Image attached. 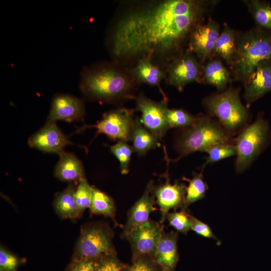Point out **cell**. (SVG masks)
Here are the masks:
<instances>
[{
	"mask_svg": "<svg viewBox=\"0 0 271 271\" xmlns=\"http://www.w3.org/2000/svg\"><path fill=\"white\" fill-rule=\"evenodd\" d=\"M206 7L200 1L162 0L129 11L117 21L109 36L115 61L169 55L200 23Z\"/></svg>",
	"mask_w": 271,
	"mask_h": 271,
	"instance_id": "6da1fadb",
	"label": "cell"
},
{
	"mask_svg": "<svg viewBox=\"0 0 271 271\" xmlns=\"http://www.w3.org/2000/svg\"><path fill=\"white\" fill-rule=\"evenodd\" d=\"M136 83L130 70L123 69L114 61L83 68L79 87L89 99L111 103L134 98L133 89Z\"/></svg>",
	"mask_w": 271,
	"mask_h": 271,
	"instance_id": "7a4b0ae2",
	"label": "cell"
},
{
	"mask_svg": "<svg viewBox=\"0 0 271 271\" xmlns=\"http://www.w3.org/2000/svg\"><path fill=\"white\" fill-rule=\"evenodd\" d=\"M231 134L211 115L196 116L190 127L183 128L176 141V147L182 157L197 151L203 152L213 146L233 143Z\"/></svg>",
	"mask_w": 271,
	"mask_h": 271,
	"instance_id": "3957f363",
	"label": "cell"
},
{
	"mask_svg": "<svg viewBox=\"0 0 271 271\" xmlns=\"http://www.w3.org/2000/svg\"><path fill=\"white\" fill-rule=\"evenodd\" d=\"M264 60L271 61V32L258 28L242 34L232 64L237 78L244 80Z\"/></svg>",
	"mask_w": 271,
	"mask_h": 271,
	"instance_id": "277c9868",
	"label": "cell"
},
{
	"mask_svg": "<svg viewBox=\"0 0 271 271\" xmlns=\"http://www.w3.org/2000/svg\"><path fill=\"white\" fill-rule=\"evenodd\" d=\"M239 94V89L230 88L205 98L203 102L210 115L231 135L246 126L249 116Z\"/></svg>",
	"mask_w": 271,
	"mask_h": 271,
	"instance_id": "5b68a950",
	"label": "cell"
},
{
	"mask_svg": "<svg viewBox=\"0 0 271 271\" xmlns=\"http://www.w3.org/2000/svg\"><path fill=\"white\" fill-rule=\"evenodd\" d=\"M270 136L269 123L262 115H259L253 123L241 129L234 143L237 173L246 170L262 153L268 143Z\"/></svg>",
	"mask_w": 271,
	"mask_h": 271,
	"instance_id": "8992f818",
	"label": "cell"
},
{
	"mask_svg": "<svg viewBox=\"0 0 271 271\" xmlns=\"http://www.w3.org/2000/svg\"><path fill=\"white\" fill-rule=\"evenodd\" d=\"M112 238V231L106 225L94 223L83 226L72 260H97L103 256L116 253Z\"/></svg>",
	"mask_w": 271,
	"mask_h": 271,
	"instance_id": "52a82bcc",
	"label": "cell"
},
{
	"mask_svg": "<svg viewBox=\"0 0 271 271\" xmlns=\"http://www.w3.org/2000/svg\"><path fill=\"white\" fill-rule=\"evenodd\" d=\"M203 67L190 51L173 59L168 64L166 81L178 90L182 91L187 84L202 80Z\"/></svg>",
	"mask_w": 271,
	"mask_h": 271,
	"instance_id": "ba28073f",
	"label": "cell"
},
{
	"mask_svg": "<svg viewBox=\"0 0 271 271\" xmlns=\"http://www.w3.org/2000/svg\"><path fill=\"white\" fill-rule=\"evenodd\" d=\"M136 109L142 113L141 123L159 140H161L170 129L165 113L168 107V99L156 101L140 93L135 97Z\"/></svg>",
	"mask_w": 271,
	"mask_h": 271,
	"instance_id": "9c48e42d",
	"label": "cell"
},
{
	"mask_svg": "<svg viewBox=\"0 0 271 271\" xmlns=\"http://www.w3.org/2000/svg\"><path fill=\"white\" fill-rule=\"evenodd\" d=\"M163 231V224L150 219L135 227L125 238L130 244L132 258H152Z\"/></svg>",
	"mask_w": 271,
	"mask_h": 271,
	"instance_id": "30bf717a",
	"label": "cell"
},
{
	"mask_svg": "<svg viewBox=\"0 0 271 271\" xmlns=\"http://www.w3.org/2000/svg\"><path fill=\"white\" fill-rule=\"evenodd\" d=\"M133 109L119 108L104 114L102 119L94 126L98 133L109 138L127 142L130 141L136 119Z\"/></svg>",
	"mask_w": 271,
	"mask_h": 271,
	"instance_id": "8fae6325",
	"label": "cell"
},
{
	"mask_svg": "<svg viewBox=\"0 0 271 271\" xmlns=\"http://www.w3.org/2000/svg\"><path fill=\"white\" fill-rule=\"evenodd\" d=\"M165 177L164 183L153 187L156 202L162 214L161 224L166 220V215L171 210L176 211L179 208L182 209L184 207L187 190L185 184L177 181L174 184L171 183L168 172H166Z\"/></svg>",
	"mask_w": 271,
	"mask_h": 271,
	"instance_id": "7c38bea8",
	"label": "cell"
},
{
	"mask_svg": "<svg viewBox=\"0 0 271 271\" xmlns=\"http://www.w3.org/2000/svg\"><path fill=\"white\" fill-rule=\"evenodd\" d=\"M219 36V25L213 20L198 24L189 36V51L195 53L202 61L206 60L213 53Z\"/></svg>",
	"mask_w": 271,
	"mask_h": 271,
	"instance_id": "4fadbf2b",
	"label": "cell"
},
{
	"mask_svg": "<svg viewBox=\"0 0 271 271\" xmlns=\"http://www.w3.org/2000/svg\"><path fill=\"white\" fill-rule=\"evenodd\" d=\"M244 81L243 97L248 108L252 103L271 90V61L260 62Z\"/></svg>",
	"mask_w": 271,
	"mask_h": 271,
	"instance_id": "5bb4252c",
	"label": "cell"
},
{
	"mask_svg": "<svg viewBox=\"0 0 271 271\" xmlns=\"http://www.w3.org/2000/svg\"><path fill=\"white\" fill-rule=\"evenodd\" d=\"M84 113L85 106L81 99L70 94H58L52 99L48 121H72L82 119Z\"/></svg>",
	"mask_w": 271,
	"mask_h": 271,
	"instance_id": "9a60e30c",
	"label": "cell"
},
{
	"mask_svg": "<svg viewBox=\"0 0 271 271\" xmlns=\"http://www.w3.org/2000/svg\"><path fill=\"white\" fill-rule=\"evenodd\" d=\"M153 187V182L150 181L142 197L128 211L121 235L123 238H125L135 227L148 221L150 214L157 210L154 206L156 201Z\"/></svg>",
	"mask_w": 271,
	"mask_h": 271,
	"instance_id": "2e32d148",
	"label": "cell"
},
{
	"mask_svg": "<svg viewBox=\"0 0 271 271\" xmlns=\"http://www.w3.org/2000/svg\"><path fill=\"white\" fill-rule=\"evenodd\" d=\"M28 143L40 151L60 154L71 142L54 122H48L30 137Z\"/></svg>",
	"mask_w": 271,
	"mask_h": 271,
	"instance_id": "e0dca14e",
	"label": "cell"
},
{
	"mask_svg": "<svg viewBox=\"0 0 271 271\" xmlns=\"http://www.w3.org/2000/svg\"><path fill=\"white\" fill-rule=\"evenodd\" d=\"M177 232L163 231L152 257L162 271H175L179 260Z\"/></svg>",
	"mask_w": 271,
	"mask_h": 271,
	"instance_id": "ac0fdd59",
	"label": "cell"
},
{
	"mask_svg": "<svg viewBox=\"0 0 271 271\" xmlns=\"http://www.w3.org/2000/svg\"><path fill=\"white\" fill-rule=\"evenodd\" d=\"M152 60L149 56L141 57L130 71L138 83L157 86L164 99H168L161 87V82L166 79L165 71L154 63Z\"/></svg>",
	"mask_w": 271,
	"mask_h": 271,
	"instance_id": "d6986e66",
	"label": "cell"
},
{
	"mask_svg": "<svg viewBox=\"0 0 271 271\" xmlns=\"http://www.w3.org/2000/svg\"><path fill=\"white\" fill-rule=\"evenodd\" d=\"M60 159L55 170V176L65 182L79 181L84 178V170L80 161L74 155L64 152L59 154Z\"/></svg>",
	"mask_w": 271,
	"mask_h": 271,
	"instance_id": "ffe728a7",
	"label": "cell"
},
{
	"mask_svg": "<svg viewBox=\"0 0 271 271\" xmlns=\"http://www.w3.org/2000/svg\"><path fill=\"white\" fill-rule=\"evenodd\" d=\"M159 140L136 118L130 141L133 152L139 156H145L150 150L160 146Z\"/></svg>",
	"mask_w": 271,
	"mask_h": 271,
	"instance_id": "44dd1931",
	"label": "cell"
},
{
	"mask_svg": "<svg viewBox=\"0 0 271 271\" xmlns=\"http://www.w3.org/2000/svg\"><path fill=\"white\" fill-rule=\"evenodd\" d=\"M75 189L72 185H70L55 198L54 208L61 218L75 219L80 216L75 202Z\"/></svg>",
	"mask_w": 271,
	"mask_h": 271,
	"instance_id": "7402d4cb",
	"label": "cell"
},
{
	"mask_svg": "<svg viewBox=\"0 0 271 271\" xmlns=\"http://www.w3.org/2000/svg\"><path fill=\"white\" fill-rule=\"evenodd\" d=\"M207 83L218 90H224L230 81V76L226 68L219 59L208 62L203 69V78Z\"/></svg>",
	"mask_w": 271,
	"mask_h": 271,
	"instance_id": "603a6c76",
	"label": "cell"
},
{
	"mask_svg": "<svg viewBox=\"0 0 271 271\" xmlns=\"http://www.w3.org/2000/svg\"><path fill=\"white\" fill-rule=\"evenodd\" d=\"M235 34L228 26H225L215 45L213 53L222 57L227 64L232 65L236 50Z\"/></svg>",
	"mask_w": 271,
	"mask_h": 271,
	"instance_id": "cb8c5ba5",
	"label": "cell"
},
{
	"mask_svg": "<svg viewBox=\"0 0 271 271\" xmlns=\"http://www.w3.org/2000/svg\"><path fill=\"white\" fill-rule=\"evenodd\" d=\"M89 208L92 213L109 217L115 224H117L114 219L116 208L113 199L103 192L95 188L92 189Z\"/></svg>",
	"mask_w": 271,
	"mask_h": 271,
	"instance_id": "d4e9b609",
	"label": "cell"
},
{
	"mask_svg": "<svg viewBox=\"0 0 271 271\" xmlns=\"http://www.w3.org/2000/svg\"><path fill=\"white\" fill-rule=\"evenodd\" d=\"M202 172V171L200 173L194 172L191 179L183 177V180L189 182V185L187 187L184 206L182 209H187L189 205L205 197L208 186L204 179Z\"/></svg>",
	"mask_w": 271,
	"mask_h": 271,
	"instance_id": "484cf974",
	"label": "cell"
},
{
	"mask_svg": "<svg viewBox=\"0 0 271 271\" xmlns=\"http://www.w3.org/2000/svg\"><path fill=\"white\" fill-rule=\"evenodd\" d=\"M249 9L259 28L271 32V3L251 1Z\"/></svg>",
	"mask_w": 271,
	"mask_h": 271,
	"instance_id": "4316f807",
	"label": "cell"
},
{
	"mask_svg": "<svg viewBox=\"0 0 271 271\" xmlns=\"http://www.w3.org/2000/svg\"><path fill=\"white\" fill-rule=\"evenodd\" d=\"M165 116L170 128L179 127L183 129L190 127L196 119V116L181 109L168 108L166 111Z\"/></svg>",
	"mask_w": 271,
	"mask_h": 271,
	"instance_id": "83f0119b",
	"label": "cell"
},
{
	"mask_svg": "<svg viewBox=\"0 0 271 271\" xmlns=\"http://www.w3.org/2000/svg\"><path fill=\"white\" fill-rule=\"evenodd\" d=\"M204 152L208 156L202 167V171L208 164L236 155V148L235 144H221L210 147Z\"/></svg>",
	"mask_w": 271,
	"mask_h": 271,
	"instance_id": "f1b7e54d",
	"label": "cell"
},
{
	"mask_svg": "<svg viewBox=\"0 0 271 271\" xmlns=\"http://www.w3.org/2000/svg\"><path fill=\"white\" fill-rule=\"evenodd\" d=\"M110 151L119 162L121 173L127 174L129 172L131 154L133 152L132 147L128 145L127 142L118 141L116 144L110 147Z\"/></svg>",
	"mask_w": 271,
	"mask_h": 271,
	"instance_id": "f546056e",
	"label": "cell"
},
{
	"mask_svg": "<svg viewBox=\"0 0 271 271\" xmlns=\"http://www.w3.org/2000/svg\"><path fill=\"white\" fill-rule=\"evenodd\" d=\"M92 189L85 178L79 181L75 191V199L80 216L86 209L90 206Z\"/></svg>",
	"mask_w": 271,
	"mask_h": 271,
	"instance_id": "4dcf8cb0",
	"label": "cell"
},
{
	"mask_svg": "<svg viewBox=\"0 0 271 271\" xmlns=\"http://www.w3.org/2000/svg\"><path fill=\"white\" fill-rule=\"evenodd\" d=\"M190 213L187 209H181L179 212L174 211L169 212L166 219H167L170 225L178 232L186 234L191 230Z\"/></svg>",
	"mask_w": 271,
	"mask_h": 271,
	"instance_id": "1f68e13d",
	"label": "cell"
},
{
	"mask_svg": "<svg viewBox=\"0 0 271 271\" xmlns=\"http://www.w3.org/2000/svg\"><path fill=\"white\" fill-rule=\"evenodd\" d=\"M121 271H162L152 257L140 256L132 258V263L127 265Z\"/></svg>",
	"mask_w": 271,
	"mask_h": 271,
	"instance_id": "d6a6232c",
	"label": "cell"
},
{
	"mask_svg": "<svg viewBox=\"0 0 271 271\" xmlns=\"http://www.w3.org/2000/svg\"><path fill=\"white\" fill-rule=\"evenodd\" d=\"M96 263L97 271H121L127 265L117 258L116 253L103 256Z\"/></svg>",
	"mask_w": 271,
	"mask_h": 271,
	"instance_id": "836d02e7",
	"label": "cell"
},
{
	"mask_svg": "<svg viewBox=\"0 0 271 271\" xmlns=\"http://www.w3.org/2000/svg\"><path fill=\"white\" fill-rule=\"evenodd\" d=\"M20 263L18 258L3 247L0 249V271H16Z\"/></svg>",
	"mask_w": 271,
	"mask_h": 271,
	"instance_id": "e575fe53",
	"label": "cell"
},
{
	"mask_svg": "<svg viewBox=\"0 0 271 271\" xmlns=\"http://www.w3.org/2000/svg\"><path fill=\"white\" fill-rule=\"evenodd\" d=\"M191 230L204 237L217 240L209 226L190 214Z\"/></svg>",
	"mask_w": 271,
	"mask_h": 271,
	"instance_id": "d590c367",
	"label": "cell"
},
{
	"mask_svg": "<svg viewBox=\"0 0 271 271\" xmlns=\"http://www.w3.org/2000/svg\"><path fill=\"white\" fill-rule=\"evenodd\" d=\"M66 271H97L96 260H71L66 267Z\"/></svg>",
	"mask_w": 271,
	"mask_h": 271,
	"instance_id": "8d00e7d4",
	"label": "cell"
}]
</instances>
